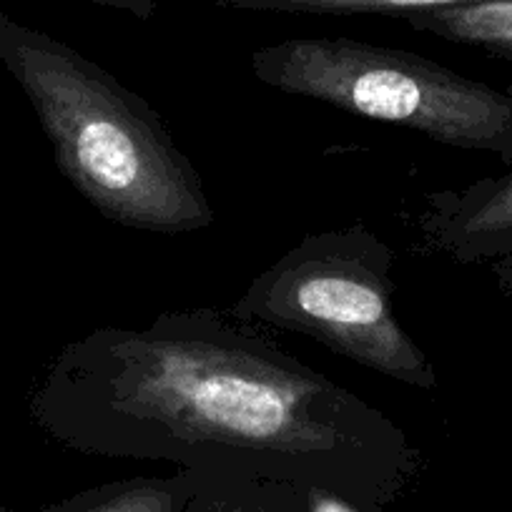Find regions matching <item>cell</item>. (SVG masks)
Here are the masks:
<instances>
[{
	"instance_id": "cell-12",
	"label": "cell",
	"mask_w": 512,
	"mask_h": 512,
	"mask_svg": "<svg viewBox=\"0 0 512 512\" xmlns=\"http://www.w3.org/2000/svg\"><path fill=\"white\" fill-rule=\"evenodd\" d=\"M490 269H492V274H495L497 287H500L502 292L512 299V251L510 254L502 256V259H497V262H492Z\"/></svg>"
},
{
	"instance_id": "cell-11",
	"label": "cell",
	"mask_w": 512,
	"mask_h": 512,
	"mask_svg": "<svg viewBox=\"0 0 512 512\" xmlns=\"http://www.w3.org/2000/svg\"><path fill=\"white\" fill-rule=\"evenodd\" d=\"M93 6L111 8V11H123L139 21H151L156 13V0H88Z\"/></svg>"
},
{
	"instance_id": "cell-6",
	"label": "cell",
	"mask_w": 512,
	"mask_h": 512,
	"mask_svg": "<svg viewBox=\"0 0 512 512\" xmlns=\"http://www.w3.org/2000/svg\"><path fill=\"white\" fill-rule=\"evenodd\" d=\"M412 31L512 61V0L437 8L402 18Z\"/></svg>"
},
{
	"instance_id": "cell-10",
	"label": "cell",
	"mask_w": 512,
	"mask_h": 512,
	"mask_svg": "<svg viewBox=\"0 0 512 512\" xmlns=\"http://www.w3.org/2000/svg\"><path fill=\"white\" fill-rule=\"evenodd\" d=\"M304 490V505L307 512H362L349 495L337 490H329V487H302Z\"/></svg>"
},
{
	"instance_id": "cell-3",
	"label": "cell",
	"mask_w": 512,
	"mask_h": 512,
	"mask_svg": "<svg viewBox=\"0 0 512 512\" xmlns=\"http://www.w3.org/2000/svg\"><path fill=\"white\" fill-rule=\"evenodd\" d=\"M395 262V249L367 224L307 234L251 279L231 314L304 334L337 357L432 392L435 364L397 317Z\"/></svg>"
},
{
	"instance_id": "cell-5",
	"label": "cell",
	"mask_w": 512,
	"mask_h": 512,
	"mask_svg": "<svg viewBox=\"0 0 512 512\" xmlns=\"http://www.w3.org/2000/svg\"><path fill=\"white\" fill-rule=\"evenodd\" d=\"M422 249L455 264H492L512 251V169L432 191L415 216Z\"/></svg>"
},
{
	"instance_id": "cell-13",
	"label": "cell",
	"mask_w": 512,
	"mask_h": 512,
	"mask_svg": "<svg viewBox=\"0 0 512 512\" xmlns=\"http://www.w3.org/2000/svg\"><path fill=\"white\" fill-rule=\"evenodd\" d=\"M0 512H11V510H6V507H0Z\"/></svg>"
},
{
	"instance_id": "cell-9",
	"label": "cell",
	"mask_w": 512,
	"mask_h": 512,
	"mask_svg": "<svg viewBox=\"0 0 512 512\" xmlns=\"http://www.w3.org/2000/svg\"><path fill=\"white\" fill-rule=\"evenodd\" d=\"M201 512H279L277 505H274L272 500H264V497L259 495H251V497H244V495H216V492H211L209 500L201 502Z\"/></svg>"
},
{
	"instance_id": "cell-2",
	"label": "cell",
	"mask_w": 512,
	"mask_h": 512,
	"mask_svg": "<svg viewBox=\"0 0 512 512\" xmlns=\"http://www.w3.org/2000/svg\"><path fill=\"white\" fill-rule=\"evenodd\" d=\"M0 63L31 101L58 171L103 219L164 236L214 224L204 181L164 118L113 73L3 13Z\"/></svg>"
},
{
	"instance_id": "cell-1",
	"label": "cell",
	"mask_w": 512,
	"mask_h": 512,
	"mask_svg": "<svg viewBox=\"0 0 512 512\" xmlns=\"http://www.w3.org/2000/svg\"><path fill=\"white\" fill-rule=\"evenodd\" d=\"M28 405L51 440L86 455L171 460L349 497L392 492L420 457L392 417L254 324L209 307L71 339Z\"/></svg>"
},
{
	"instance_id": "cell-7",
	"label": "cell",
	"mask_w": 512,
	"mask_h": 512,
	"mask_svg": "<svg viewBox=\"0 0 512 512\" xmlns=\"http://www.w3.org/2000/svg\"><path fill=\"white\" fill-rule=\"evenodd\" d=\"M206 472L179 477H139L106 485L91 497L58 507L56 512H184Z\"/></svg>"
},
{
	"instance_id": "cell-4",
	"label": "cell",
	"mask_w": 512,
	"mask_h": 512,
	"mask_svg": "<svg viewBox=\"0 0 512 512\" xmlns=\"http://www.w3.org/2000/svg\"><path fill=\"white\" fill-rule=\"evenodd\" d=\"M259 83L352 116L410 128L512 169V96L420 53L354 38H287L249 58Z\"/></svg>"
},
{
	"instance_id": "cell-8",
	"label": "cell",
	"mask_w": 512,
	"mask_h": 512,
	"mask_svg": "<svg viewBox=\"0 0 512 512\" xmlns=\"http://www.w3.org/2000/svg\"><path fill=\"white\" fill-rule=\"evenodd\" d=\"M490 0H214L224 11L287 13V16H397L475 6Z\"/></svg>"
}]
</instances>
